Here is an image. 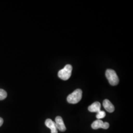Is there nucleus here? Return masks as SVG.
<instances>
[{
    "label": "nucleus",
    "instance_id": "f257e3e1",
    "mask_svg": "<svg viewBox=\"0 0 133 133\" xmlns=\"http://www.w3.org/2000/svg\"><path fill=\"white\" fill-rule=\"evenodd\" d=\"M82 92L81 89H77L67 97V101L69 103L75 104L78 103L82 98Z\"/></svg>",
    "mask_w": 133,
    "mask_h": 133
},
{
    "label": "nucleus",
    "instance_id": "f03ea898",
    "mask_svg": "<svg viewBox=\"0 0 133 133\" xmlns=\"http://www.w3.org/2000/svg\"><path fill=\"white\" fill-rule=\"evenodd\" d=\"M72 70V67L71 65H66L63 69L59 71L58 73V77L64 81L69 79L71 76Z\"/></svg>",
    "mask_w": 133,
    "mask_h": 133
},
{
    "label": "nucleus",
    "instance_id": "7ed1b4c3",
    "mask_svg": "<svg viewBox=\"0 0 133 133\" xmlns=\"http://www.w3.org/2000/svg\"><path fill=\"white\" fill-rule=\"evenodd\" d=\"M105 76L110 85L115 86L118 84L119 78L114 70L108 69L105 71Z\"/></svg>",
    "mask_w": 133,
    "mask_h": 133
},
{
    "label": "nucleus",
    "instance_id": "20e7f679",
    "mask_svg": "<svg viewBox=\"0 0 133 133\" xmlns=\"http://www.w3.org/2000/svg\"><path fill=\"white\" fill-rule=\"evenodd\" d=\"M55 124L56 125L57 130H59L61 132H65L66 130V127L64 124L63 120L60 116H57L55 120Z\"/></svg>",
    "mask_w": 133,
    "mask_h": 133
},
{
    "label": "nucleus",
    "instance_id": "39448f33",
    "mask_svg": "<svg viewBox=\"0 0 133 133\" xmlns=\"http://www.w3.org/2000/svg\"><path fill=\"white\" fill-rule=\"evenodd\" d=\"M46 126L51 130V133H58L56 125L55 122L53 121L51 119H48L45 122Z\"/></svg>",
    "mask_w": 133,
    "mask_h": 133
},
{
    "label": "nucleus",
    "instance_id": "423d86ee",
    "mask_svg": "<svg viewBox=\"0 0 133 133\" xmlns=\"http://www.w3.org/2000/svg\"><path fill=\"white\" fill-rule=\"evenodd\" d=\"M103 107L109 113L113 112L114 111V107L108 99H105L103 101Z\"/></svg>",
    "mask_w": 133,
    "mask_h": 133
},
{
    "label": "nucleus",
    "instance_id": "0eeeda50",
    "mask_svg": "<svg viewBox=\"0 0 133 133\" xmlns=\"http://www.w3.org/2000/svg\"><path fill=\"white\" fill-rule=\"evenodd\" d=\"M88 110L92 112L97 113L101 110V104L98 102H96L88 107Z\"/></svg>",
    "mask_w": 133,
    "mask_h": 133
},
{
    "label": "nucleus",
    "instance_id": "6e6552de",
    "mask_svg": "<svg viewBox=\"0 0 133 133\" xmlns=\"http://www.w3.org/2000/svg\"><path fill=\"white\" fill-rule=\"evenodd\" d=\"M103 123H104V122L102 120H100V119H98L95 121H94L93 122V123L91 124V127L94 130L102 128Z\"/></svg>",
    "mask_w": 133,
    "mask_h": 133
},
{
    "label": "nucleus",
    "instance_id": "1a4fd4ad",
    "mask_svg": "<svg viewBox=\"0 0 133 133\" xmlns=\"http://www.w3.org/2000/svg\"><path fill=\"white\" fill-rule=\"evenodd\" d=\"M105 116V112L104 111L100 110L99 112H97V114L96 115V117L98 119H102L104 118Z\"/></svg>",
    "mask_w": 133,
    "mask_h": 133
},
{
    "label": "nucleus",
    "instance_id": "9d476101",
    "mask_svg": "<svg viewBox=\"0 0 133 133\" xmlns=\"http://www.w3.org/2000/svg\"><path fill=\"white\" fill-rule=\"evenodd\" d=\"M7 97V93L5 91L0 89V101L4 100Z\"/></svg>",
    "mask_w": 133,
    "mask_h": 133
},
{
    "label": "nucleus",
    "instance_id": "9b49d317",
    "mask_svg": "<svg viewBox=\"0 0 133 133\" xmlns=\"http://www.w3.org/2000/svg\"><path fill=\"white\" fill-rule=\"evenodd\" d=\"M109 123H108V122H104L102 128L104 129H108L109 128Z\"/></svg>",
    "mask_w": 133,
    "mask_h": 133
},
{
    "label": "nucleus",
    "instance_id": "f8f14e48",
    "mask_svg": "<svg viewBox=\"0 0 133 133\" xmlns=\"http://www.w3.org/2000/svg\"><path fill=\"white\" fill-rule=\"evenodd\" d=\"M3 122H4V120L2 118L0 117V127L3 125Z\"/></svg>",
    "mask_w": 133,
    "mask_h": 133
}]
</instances>
